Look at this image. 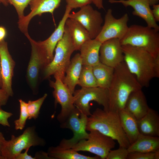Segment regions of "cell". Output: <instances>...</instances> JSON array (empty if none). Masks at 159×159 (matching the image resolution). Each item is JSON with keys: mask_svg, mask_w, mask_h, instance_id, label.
<instances>
[{"mask_svg": "<svg viewBox=\"0 0 159 159\" xmlns=\"http://www.w3.org/2000/svg\"><path fill=\"white\" fill-rule=\"evenodd\" d=\"M122 49L124 61L142 87H148L153 79L159 77V56L129 45H122Z\"/></svg>", "mask_w": 159, "mask_h": 159, "instance_id": "obj_1", "label": "cell"}, {"mask_svg": "<svg viewBox=\"0 0 159 159\" xmlns=\"http://www.w3.org/2000/svg\"><path fill=\"white\" fill-rule=\"evenodd\" d=\"M142 87L124 62L120 63L114 68L108 89L109 111L118 112L124 109L130 94Z\"/></svg>", "mask_w": 159, "mask_h": 159, "instance_id": "obj_2", "label": "cell"}, {"mask_svg": "<svg viewBox=\"0 0 159 159\" xmlns=\"http://www.w3.org/2000/svg\"><path fill=\"white\" fill-rule=\"evenodd\" d=\"M88 117L86 130H97L118 143L119 147L127 148L129 141L120 123L118 112L97 108Z\"/></svg>", "mask_w": 159, "mask_h": 159, "instance_id": "obj_3", "label": "cell"}, {"mask_svg": "<svg viewBox=\"0 0 159 159\" xmlns=\"http://www.w3.org/2000/svg\"><path fill=\"white\" fill-rule=\"evenodd\" d=\"M120 41L122 45L140 48L155 57L159 56V31L154 29L147 26L131 25Z\"/></svg>", "mask_w": 159, "mask_h": 159, "instance_id": "obj_4", "label": "cell"}, {"mask_svg": "<svg viewBox=\"0 0 159 159\" xmlns=\"http://www.w3.org/2000/svg\"><path fill=\"white\" fill-rule=\"evenodd\" d=\"M75 51L69 31L65 25L64 35L56 45L53 58L44 68V78H47L53 75L54 77H58L62 81L70 63L71 56Z\"/></svg>", "mask_w": 159, "mask_h": 159, "instance_id": "obj_5", "label": "cell"}, {"mask_svg": "<svg viewBox=\"0 0 159 159\" xmlns=\"http://www.w3.org/2000/svg\"><path fill=\"white\" fill-rule=\"evenodd\" d=\"M46 142L39 137L34 126L29 127L18 136L12 135L11 139L6 140L1 150L2 159H15L24 150L32 146H44Z\"/></svg>", "mask_w": 159, "mask_h": 159, "instance_id": "obj_6", "label": "cell"}, {"mask_svg": "<svg viewBox=\"0 0 159 159\" xmlns=\"http://www.w3.org/2000/svg\"><path fill=\"white\" fill-rule=\"evenodd\" d=\"M73 95L74 103L80 114L90 116V103L94 101L103 107V110L109 111L108 89L99 87H82L75 90Z\"/></svg>", "mask_w": 159, "mask_h": 159, "instance_id": "obj_7", "label": "cell"}, {"mask_svg": "<svg viewBox=\"0 0 159 159\" xmlns=\"http://www.w3.org/2000/svg\"><path fill=\"white\" fill-rule=\"evenodd\" d=\"M87 139L81 140L71 148L74 150L88 151L105 159L116 144L114 140L96 130L90 131Z\"/></svg>", "mask_w": 159, "mask_h": 159, "instance_id": "obj_8", "label": "cell"}, {"mask_svg": "<svg viewBox=\"0 0 159 159\" xmlns=\"http://www.w3.org/2000/svg\"><path fill=\"white\" fill-rule=\"evenodd\" d=\"M88 117L83 114H80L75 107L65 120L60 125L61 128L71 130L73 136L69 139H63L59 145L63 148H70L80 141L87 139L89 135L86 130Z\"/></svg>", "mask_w": 159, "mask_h": 159, "instance_id": "obj_9", "label": "cell"}, {"mask_svg": "<svg viewBox=\"0 0 159 159\" xmlns=\"http://www.w3.org/2000/svg\"><path fill=\"white\" fill-rule=\"evenodd\" d=\"M129 20L127 13L119 19L116 18L112 14V9H109L105 15L101 30L95 39L102 43L112 39H118L120 40L127 31Z\"/></svg>", "mask_w": 159, "mask_h": 159, "instance_id": "obj_10", "label": "cell"}, {"mask_svg": "<svg viewBox=\"0 0 159 159\" xmlns=\"http://www.w3.org/2000/svg\"><path fill=\"white\" fill-rule=\"evenodd\" d=\"M68 18L80 23L89 33L91 39H95L102 29L103 20L101 13L88 4L76 12L70 13Z\"/></svg>", "mask_w": 159, "mask_h": 159, "instance_id": "obj_11", "label": "cell"}, {"mask_svg": "<svg viewBox=\"0 0 159 159\" xmlns=\"http://www.w3.org/2000/svg\"><path fill=\"white\" fill-rule=\"evenodd\" d=\"M55 80H50L49 85L54 89L53 95L54 98L55 106L57 104L61 107L57 119L60 123L64 122L75 108L73 95L62 81L58 77H54Z\"/></svg>", "mask_w": 159, "mask_h": 159, "instance_id": "obj_12", "label": "cell"}, {"mask_svg": "<svg viewBox=\"0 0 159 159\" xmlns=\"http://www.w3.org/2000/svg\"><path fill=\"white\" fill-rule=\"evenodd\" d=\"M72 10L66 7L63 16L58 25L51 35L43 41L37 42L43 60L44 67L52 60L54 52L58 42L62 38L64 32L65 22Z\"/></svg>", "mask_w": 159, "mask_h": 159, "instance_id": "obj_13", "label": "cell"}, {"mask_svg": "<svg viewBox=\"0 0 159 159\" xmlns=\"http://www.w3.org/2000/svg\"><path fill=\"white\" fill-rule=\"evenodd\" d=\"M62 0H32L29 3L31 11L17 23L20 30L26 36L29 34L28 27L31 19L35 16L43 13L53 14L55 9L60 5Z\"/></svg>", "mask_w": 159, "mask_h": 159, "instance_id": "obj_14", "label": "cell"}, {"mask_svg": "<svg viewBox=\"0 0 159 159\" xmlns=\"http://www.w3.org/2000/svg\"><path fill=\"white\" fill-rule=\"evenodd\" d=\"M1 75L2 82L1 88L9 96H12V80L15 63L9 51L7 42L4 39L0 42Z\"/></svg>", "mask_w": 159, "mask_h": 159, "instance_id": "obj_15", "label": "cell"}, {"mask_svg": "<svg viewBox=\"0 0 159 159\" xmlns=\"http://www.w3.org/2000/svg\"><path fill=\"white\" fill-rule=\"evenodd\" d=\"M100 62L115 68L124 61L120 40L112 39L102 43L99 52Z\"/></svg>", "mask_w": 159, "mask_h": 159, "instance_id": "obj_16", "label": "cell"}, {"mask_svg": "<svg viewBox=\"0 0 159 159\" xmlns=\"http://www.w3.org/2000/svg\"><path fill=\"white\" fill-rule=\"evenodd\" d=\"M109 2L111 4L120 3L126 7H132L134 9L132 12L133 15L143 19L149 27L159 30V26L153 16L149 0H109Z\"/></svg>", "mask_w": 159, "mask_h": 159, "instance_id": "obj_17", "label": "cell"}, {"mask_svg": "<svg viewBox=\"0 0 159 159\" xmlns=\"http://www.w3.org/2000/svg\"><path fill=\"white\" fill-rule=\"evenodd\" d=\"M31 45V56L27 70V77L32 88L36 87L37 84L39 71L44 67L43 59L40 51L37 42L32 38L28 34L26 36Z\"/></svg>", "mask_w": 159, "mask_h": 159, "instance_id": "obj_18", "label": "cell"}, {"mask_svg": "<svg viewBox=\"0 0 159 159\" xmlns=\"http://www.w3.org/2000/svg\"><path fill=\"white\" fill-rule=\"evenodd\" d=\"M150 108L144 93L141 89L130 94L124 108L138 120L146 114Z\"/></svg>", "mask_w": 159, "mask_h": 159, "instance_id": "obj_19", "label": "cell"}, {"mask_svg": "<svg viewBox=\"0 0 159 159\" xmlns=\"http://www.w3.org/2000/svg\"><path fill=\"white\" fill-rule=\"evenodd\" d=\"M140 134L159 137V116L155 110L150 108L146 114L137 120Z\"/></svg>", "mask_w": 159, "mask_h": 159, "instance_id": "obj_20", "label": "cell"}, {"mask_svg": "<svg viewBox=\"0 0 159 159\" xmlns=\"http://www.w3.org/2000/svg\"><path fill=\"white\" fill-rule=\"evenodd\" d=\"M83 64L80 53L76 54L70 61L66 69L64 77L62 81L73 95L79 80Z\"/></svg>", "mask_w": 159, "mask_h": 159, "instance_id": "obj_21", "label": "cell"}, {"mask_svg": "<svg viewBox=\"0 0 159 159\" xmlns=\"http://www.w3.org/2000/svg\"><path fill=\"white\" fill-rule=\"evenodd\" d=\"M102 43L95 39H91L81 46L80 54L83 65L93 66L100 61V50Z\"/></svg>", "mask_w": 159, "mask_h": 159, "instance_id": "obj_22", "label": "cell"}, {"mask_svg": "<svg viewBox=\"0 0 159 159\" xmlns=\"http://www.w3.org/2000/svg\"><path fill=\"white\" fill-rule=\"evenodd\" d=\"M65 25L69 31L75 51L80 50L84 43L91 39L88 32L77 21L68 18Z\"/></svg>", "mask_w": 159, "mask_h": 159, "instance_id": "obj_23", "label": "cell"}, {"mask_svg": "<svg viewBox=\"0 0 159 159\" xmlns=\"http://www.w3.org/2000/svg\"><path fill=\"white\" fill-rule=\"evenodd\" d=\"M118 112L122 127L131 144L136 140L140 134L137 120L125 108Z\"/></svg>", "mask_w": 159, "mask_h": 159, "instance_id": "obj_24", "label": "cell"}, {"mask_svg": "<svg viewBox=\"0 0 159 159\" xmlns=\"http://www.w3.org/2000/svg\"><path fill=\"white\" fill-rule=\"evenodd\" d=\"M127 149L129 153L155 152L159 149V137L140 134L136 140Z\"/></svg>", "mask_w": 159, "mask_h": 159, "instance_id": "obj_25", "label": "cell"}, {"mask_svg": "<svg viewBox=\"0 0 159 159\" xmlns=\"http://www.w3.org/2000/svg\"><path fill=\"white\" fill-rule=\"evenodd\" d=\"M98 86L109 89L113 77L114 68L99 62L92 67Z\"/></svg>", "mask_w": 159, "mask_h": 159, "instance_id": "obj_26", "label": "cell"}, {"mask_svg": "<svg viewBox=\"0 0 159 159\" xmlns=\"http://www.w3.org/2000/svg\"><path fill=\"white\" fill-rule=\"evenodd\" d=\"M47 153L53 159H98L100 158L97 156L90 157L82 155L72 148H64L59 145L50 147Z\"/></svg>", "mask_w": 159, "mask_h": 159, "instance_id": "obj_27", "label": "cell"}, {"mask_svg": "<svg viewBox=\"0 0 159 159\" xmlns=\"http://www.w3.org/2000/svg\"><path fill=\"white\" fill-rule=\"evenodd\" d=\"M78 85L82 87H98L96 80L93 72L92 66L82 65Z\"/></svg>", "mask_w": 159, "mask_h": 159, "instance_id": "obj_28", "label": "cell"}, {"mask_svg": "<svg viewBox=\"0 0 159 159\" xmlns=\"http://www.w3.org/2000/svg\"><path fill=\"white\" fill-rule=\"evenodd\" d=\"M47 96V94L45 93L42 97L36 100H30L28 101L27 103V108L29 115L28 119H36L38 117L41 107Z\"/></svg>", "mask_w": 159, "mask_h": 159, "instance_id": "obj_29", "label": "cell"}, {"mask_svg": "<svg viewBox=\"0 0 159 159\" xmlns=\"http://www.w3.org/2000/svg\"><path fill=\"white\" fill-rule=\"evenodd\" d=\"M20 112L19 118L14 121L15 128L16 130H23L29 117L27 110V103L21 99H19Z\"/></svg>", "mask_w": 159, "mask_h": 159, "instance_id": "obj_30", "label": "cell"}, {"mask_svg": "<svg viewBox=\"0 0 159 159\" xmlns=\"http://www.w3.org/2000/svg\"><path fill=\"white\" fill-rule=\"evenodd\" d=\"M8 4L12 5L17 12L19 20L24 16V11L32 0H7Z\"/></svg>", "mask_w": 159, "mask_h": 159, "instance_id": "obj_31", "label": "cell"}, {"mask_svg": "<svg viewBox=\"0 0 159 159\" xmlns=\"http://www.w3.org/2000/svg\"><path fill=\"white\" fill-rule=\"evenodd\" d=\"M128 153L127 148L119 147L117 149L110 150L106 159H127Z\"/></svg>", "mask_w": 159, "mask_h": 159, "instance_id": "obj_32", "label": "cell"}, {"mask_svg": "<svg viewBox=\"0 0 159 159\" xmlns=\"http://www.w3.org/2000/svg\"><path fill=\"white\" fill-rule=\"evenodd\" d=\"M127 159H155V152H133L129 153Z\"/></svg>", "mask_w": 159, "mask_h": 159, "instance_id": "obj_33", "label": "cell"}, {"mask_svg": "<svg viewBox=\"0 0 159 159\" xmlns=\"http://www.w3.org/2000/svg\"><path fill=\"white\" fill-rule=\"evenodd\" d=\"M67 5L66 7L72 10L73 9L81 7L92 3V0H65Z\"/></svg>", "mask_w": 159, "mask_h": 159, "instance_id": "obj_34", "label": "cell"}, {"mask_svg": "<svg viewBox=\"0 0 159 159\" xmlns=\"http://www.w3.org/2000/svg\"><path fill=\"white\" fill-rule=\"evenodd\" d=\"M12 115V113L3 110L0 107V124L4 126L9 127L10 125L8 119Z\"/></svg>", "mask_w": 159, "mask_h": 159, "instance_id": "obj_35", "label": "cell"}, {"mask_svg": "<svg viewBox=\"0 0 159 159\" xmlns=\"http://www.w3.org/2000/svg\"><path fill=\"white\" fill-rule=\"evenodd\" d=\"M9 96L1 88H0V107L5 105L6 104Z\"/></svg>", "mask_w": 159, "mask_h": 159, "instance_id": "obj_36", "label": "cell"}, {"mask_svg": "<svg viewBox=\"0 0 159 159\" xmlns=\"http://www.w3.org/2000/svg\"><path fill=\"white\" fill-rule=\"evenodd\" d=\"M153 9L152 12L154 18L157 21H159V4H154L152 6Z\"/></svg>", "mask_w": 159, "mask_h": 159, "instance_id": "obj_37", "label": "cell"}, {"mask_svg": "<svg viewBox=\"0 0 159 159\" xmlns=\"http://www.w3.org/2000/svg\"><path fill=\"white\" fill-rule=\"evenodd\" d=\"M29 148H27L25 150V151L23 153H20L17 155L15 159H35L34 157L28 154Z\"/></svg>", "mask_w": 159, "mask_h": 159, "instance_id": "obj_38", "label": "cell"}, {"mask_svg": "<svg viewBox=\"0 0 159 159\" xmlns=\"http://www.w3.org/2000/svg\"><path fill=\"white\" fill-rule=\"evenodd\" d=\"M35 159H53L49 157L47 153L44 151H40L36 153L34 157Z\"/></svg>", "mask_w": 159, "mask_h": 159, "instance_id": "obj_39", "label": "cell"}, {"mask_svg": "<svg viewBox=\"0 0 159 159\" xmlns=\"http://www.w3.org/2000/svg\"><path fill=\"white\" fill-rule=\"evenodd\" d=\"M6 141L4 135L0 131V159H2L1 149Z\"/></svg>", "mask_w": 159, "mask_h": 159, "instance_id": "obj_40", "label": "cell"}, {"mask_svg": "<svg viewBox=\"0 0 159 159\" xmlns=\"http://www.w3.org/2000/svg\"><path fill=\"white\" fill-rule=\"evenodd\" d=\"M93 3L99 9H104L103 0H92Z\"/></svg>", "mask_w": 159, "mask_h": 159, "instance_id": "obj_41", "label": "cell"}, {"mask_svg": "<svg viewBox=\"0 0 159 159\" xmlns=\"http://www.w3.org/2000/svg\"><path fill=\"white\" fill-rule=\"evenodd\" d=\"M6 34L5 28L3 26H0V42L4 39Z\"/></svg>", "mask_w": 159, "mask_h": 159, "instance_id": "obj_42", "label": "cell"}, {"mask_svg": "<svg viewBox=\"0 0 159 159\" xmlns=\"http://www.w3.org/2000/svg\"><path fill=\"white\" fill-rule=\"evenodd\" d=\"M149 1L150 6H152L154 4H158L159 0H149Z\"/></svg>", "mask_w": 159, "mask_h": 159, "instance_id": "obj_43", "label": "cell"}, {"mask_svg": "<svg viewBox=\"0 0 159 159\" xmlns=\"http://www.w3.org/2000/svg\"><path fill=\"white\" fill-rule=\"evenodd\" d=\"M159 159V149L155 152V159Z\"/></svg>", "mask_w": 159, "mask_h": 159, "instance_id": "obj_44", "label": "cell"}, {"mask_svg": "<svg viewBox=\"0 0 159 159\" xmlns=\"http://www.w3.org/2000/svg\"><path fill=\"white\" fill-rule=\"evenodd\" d=\"M1 58L0 56V88H1L2 85V80L1 78Z\"/></svg>", "mask_w": 159, "mask_h": 159, "instance_id": "obj_45", "label": "cell"}, {"mask_svg": "<svg viewBox=\"0 0 159 159\" xmlns=\"http://www.w3.org/2000/svg\"><path fill=\"white\" fill-rule=\"evenodd\" d=\"M0 1L4 6H7L9 4L7 0H0Z\"/></svg>", "mask_w": 159, "mask_h": 159, "instance_id": "obj_46", "label": "cell"}, {"mask_svg": "<svg viewBox=\"0 0 159 159\" xmlns=\"http://www.w3.org/2000/svg\"><path fill=\"white\" fill-rule=\"evenodd\" d=\"M1 2L0 1V4H1Z\"/></svg>", "mask_w": 159, "mask_h": 159, "instance_id": "obj_47", "label": "cell"}, {"mask_svg": "<svg viewBox=\"0 0 159 159\" xmlns=\"http://www.w3.org/2000/svg\"><path fill=\"white\" fill-rule=\"evenodd\" d=\"M0 2H1V1H0Z\"/></svg>", "mask_w": 159, "mask_h": 159, "instance_id": "obj_48", "label": "cell"}]
</instances>
